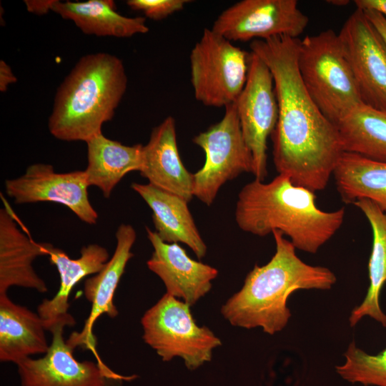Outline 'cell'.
Listing matches in <instances>:
<instances>
[{
    "mask_svg": "<svg viewBox=\"0 0 386 386\" xmlns=\"http://www.w3.org/2000/svg\"><path fill=\"white\" fill-rule=\"evenodd\" d=\"M16 77L11 67L4 60L0 61V91L4 92L8 86L16 82Z\"/></svg>",
    "mask_w": 386,
    "mask_h": 386,
    "instance_id": "obj_29",
    "label": "cell"
},
{
    "mask_svg": "<svg viewBox=\"0 0 386 386\" xmlns=\"http://www.w3.org/2000/svg\"><path fill=\"white\" fill-rule=\"evenodd\" d=\"M131 188L148 204L152 212L155 232L167 243L187 244L199 259L207 253V246L183 198L150 184L134 182Z\"/></svg>",
    "mask_w": 386,
    "mask_h": 386,
    "instance_id": "obj_19",
    "label": "cell"
},
{
    "mask_svg": "<svg viewBox=\"0 0 386 386\" xmlns=\"http://www.w3.org/2000/svg\"><path fill=\"white\" fill-rule=\"evenodd\" d=\"M188 0H128L133 10L142 11L147 17L159 21L182 10Z\"/></svg>",
    "mask_w": 386,
    "mask_h": 386,
    "instance_id": "obj_27",
    "label": "cell"
},
{
    "mask_svg": "<svg viewBox=\"0 0 386 386\" xmlns=\"http://www.w3.org/2000/svg\"><path fill=\"white\" fill-rule=\"evenodd\" d=\"M344 357L345 363L335 367L342 379L365 386H386V348L377 355H370L352 342Z\"/></svg>",
    "mask_w": 386,
    "mask_h": 386,
    "instance_id": "obj_26",
    "label": "cell"
},
{
    "mask_svg": "<svg viewBox=\"0 0 386 386\" xmlns=\"http://www.w3.org/2000/svg\"><path fill=\"white\" fill-rule=\"evenodd\" d=\"M276 251L264 265L255 264L242 287L221 308L224 317L233 326L246 329L261 327L269 334L282 331L291 312L289 297L298 290H327L337 277L328 268L312 266L297 255L293 244L277 230L272 232Z\"/></svg>",
    "mask_w": 386,
    "mask_h": 386,
    "instance_id": "obj_2",
    "label": "cell"
},
{
    "mask_svg": "<svg viewBox=\"0 0 386 386\" xmlns=\"http://www.w3.org/2000/svg\"><path fill=\"white\" fill-rule=\"evenodd\" d=\"M250 54L205 29L189 56L195 99L207 107L234 104L246 84Z\"/></svg>",
    "mask_w": 386,
    "mask_h": 386,
    "instance_id": "obj_7",
    "label": "cell"
},
{
    "mask_svg": "<svg viewBox=\"0 0 386 386\" xmlns=\"http://www.w3.org/2000/svg\"><path fill=\"white\" fill-rule=\"evenodd\" d=\"M338 36L362 103L386 111V45L362 9H356Z\"/></svg>",
    "mask_w": 386,
    "mask_h": 386,
    "instance_id": "obj_11",
    "label": "cell"
},
{
    "mask_svg": "<svg viewBox=\"0 0 386 386\" xmlns=\"http://www.w3.org/2000/svg\"><path fill=\"white\" fill-rule=\"evenodd\" d=\"M241 130L253 159V174L264 181L267 175V142L278 119L273 77L265 63L250 53L247 79L235 102Z\"/></svg>",
    "mask_w": 386,
    "mask_h": 386,
    "instance_id": "obj_10",
    "label": "cell"
},
{
    "mask_svg": "<svg viewBox=\"0 0 386 386\" xmlns=\"http://www.w3.org/2000/svg\"><path fill=\"white\" fill-rule=\"evenodd\" d=\"M127 87L122 61L108 53L82 56L56 93L48 128L56 139L86 142L110 121Z\"/></svg>",
    "mask_w": 386,
    "mask_h": 386,
    "instance_id": "obj_4",
    "label": "cell"
},
{
    "mask_svg": "<svg viewBox=\"0 0 386 386\" xmlns=\"http://www.w3.org/2000/svg\"><path fill=\"white\" fill-rule=\"evenodd\" d=\"M308 23L297 0H242L224 10L211 29L230 41L298 39Z\"/></svg>",
    "mask_w": 386,
    "mask_h": 386,
    "instance_id": "obj_9",
    "label": "cell"
},
{
    "mask_svg": "<svg viewBox=\"0 0 386 386\" xmlns=\"http://www.w3.org/2000/svg\"><path fill=\"white\" fill-rule=\"evenodd\" d=\"M329 4L335 6H342L347 5L350 3L348 0H330L327 1Z\"/></svg>",
    "mask_w": 386,
    "mask_h": 386,
    "instance_id": "obj_32",
    "label": "cell"
},
{
    "mask_svg": "<svg viewBox=\"0 0 386 386\" xmlns=\"http://www.w3.org/2000/svg\"><path fill=\"white\" fill-rule=\"evenodd\" d=\"M38 313L0 295V360L15 364L49 347Z\"/></svg>",
    "mask_w": 386,
    "mask_h": 386,
    "instance_id": "obj_20",
    "label": "cell"
},
{
    "mask_svg": "<svg viewBox=\"0 0 386 386\" xmlns=\"http://www.w3.org/2000/svg\"><path fill=\"white\" fill-rule=\"evenodd\" d=\"M345 210L327 212L317 206L311 190L278 174L267 183L254 179L238 194L235 220L243 231L264 237L273 231L290 239L296 249L315 254L339 230Z\"/></svg>",
    "mask_w": 386,
    "mask_h": 386,
    "instance_id": "obj_3",
    "label": "cell"
},
{
    "mask_svg": "<svg viewBox=\"0 0 386 386\" xmlns=\"http://www.w3.org/2000/svg\"><path fill=\"white\" fill-rule=\"evenodd\" d=\"M64 324L50 332L51 343L43 357L26 358L16 364L21 386H108L109 379L129 380L109 370L101 362H79L63 337Z\"/></svg>",
    "mask_w": 386,
    "mask_h": 386,
    "instance_id": "obj_13",
    "label": "cell"
},
{
    "mask_svg": "<svg viewBox=\"0 0 386 386\" xmlns=\"http://www.w3.org/2000/svg\"><path fill=\"white\" fill-rule=\"evenodd\" d=\"M49 243H37L19 229L9 206L0 209V295L14 286L33 289L40 293L47 287L35 272L33 262L47 255Z\"/></svg>",
    "mask_w": 386,
    "mask_h": 386,
    "instance_id": "obj_18",
    "label": "cell"
},
{
    "mask_svg": "<svg viewBox=\"0 0 386 386\" xmlns=\"http://www.w3.org/2000/svg\"><path fill=\"white\" fill-rule=\"evenodd\" d=\"M300 39L253 40L249 46L273 77L278 119L272 134L279 174L313 192L325 189L344 154L337 127L309 95L297 67Z\"/></svg>",
    "mask_w": 386,
    "mask_h": 386,
    "instance_id": "obj_1",
    "label": "cell"
},
{
    "mask_svg": "<svg viewBox=\"0 0 386 386\" xmlns=\"http://www.w3.org/2000/svg\"><path fill=\"white\" fill-rule=\"evenodd\" d=\"M333 176L337 190L345 204L367 199L386 213V162L345 152Z\"/></svg>",
    "mask_w": 386,
    "mask_h": 386,
    "instance_id": "obj_24",
    "label": "cell"
},
{
    "mask_svg": "<svg viewBox=\"0 0 386 386\" xmlns=\"http://www.w3.org/2000/svg\"><path fill=\"white\" fill-rule=\"evenodd\" d=\"M362 11L379 32L386 45V17L375 10L366 9Z\"/></svg>",
    "mask_w": 386,
    "mask_h": 386,
    "instance_id": "obj_28",
    "label": "cell"
},
{
    "mask_svg": "<svg viewBox=\"0 0 386 386\" xmlns=\"http://www.w3.org/2000/svg\"><path fill=\"white\" fill-rule=\"evenodd\" d=\"M297 67L309 95L335 126L362 103L338 34L332 29L300 40Z\"/></svg>",
    "mask_w": 386,
    "mask_h": 386,
    "instance_id": "obj_5",
    "label": "cell"
},
{
    "mask_svg": "<svg viewBox=\"0 0 386 386\" xmlns=\"http://www.w3.org/2000/svg\"><path fill=\"white\" fill-rule=\"evenodd\" d=\"M336 127L345 152L386 162V111L362 103Z\"/></svg>",
    "mask_w": 386,
    "mask_h": 386,
    "instance_id": "obj_25",
    "label": "cell"
},
{
    "mask_svg": "<svg viewBox=\"0 0 386 386\" xmlns=\"http://www.w3.org/2000/svg\"><path fill=\"white\" fill-rule=\"evenodd\" d=\"M84 170L56 172L52 165L35 163L20 177L5 181L6 192L16 204L52 202L63 204L81 221L94 224L98 213L88 195Z\"/></svg>",
    "mask_w": 386,
    "mask_h": 386,
    "instance_id": "obj_12",
    "label": "cell"
},
{
    "mask_svg": "<svg viewBox=\"0 0 386 386\" xmlns=\"http://www.w3.org/2000/svg\"><path fill=\"white\" fill-rule=\"evenodd\" d=\"M192 142L205 153L203 167L192 174L193 196L207 206L227 181L243 172L253 173L252 154L245 143L235 103L224 107L222 119Z\"/></svg>",
    "mask_w": 386,
    "mask_h": 386,
    "instance_id": "obj_8",
    "label": "cell"
},
{
    "mask_svg": "<svg viewBox=\"0 0 386 386\" xmlns=\"http://www.w3.org/2000/svg\"><path fill=\"white\" fill-rule=\"evenodd\" d=\"M353 204L367 219L372 231V247L368 262L370 284L362 303L355 307L349 317L351 327L368 316L386 327V315L380 305V295L386 282V213L367 199H360Z\"/></svg>",
    "mask_w": 386,
    "mask_h": 386,
    "instance_id": "obj_23",
    "label": "cell"
},
{
    "mask_svg": "<svg viewBox=\"0 0 386 386\" xmlns=\"http://www.w3.org/2000/svg\"><path fill=\"white\" fill-rule=\"evenodd\" d=\"M27 10L36 14L41 15L46 14L51 10L54 0L47 1H24Z\"/></svg>",
    "mask_w": 386,
    "mask_h": 386,
    "instance_id": "obj_31",
    "label": "cell"
},
{
    "mask_svg": "<svg viewBox=\"0 0 386 386\" xmlns=\"http://www.w3.org/2000/svg\"><path fill=\"white\" fill-rule=\"evenodd\" d=\"M51 11L72 21L86 34L129 38L149 31L144 17L120 14L112 0L64 2L54 0Z\"/></svg>",
    "mask_w": 386,
    "mask_h": 386,
    "instance_id": "obj_21",
    "label": "cell"
},
{
    "mask_svg": "<svg viewBox=\"0 0 386 386\" xmlns=\"http://www.w3.org/2000/svg\"><path fill=\"white\" fill-rule=\"evenodd\" d=\"M354 3L357 9L375 10L386 17V0H355Z\"/></svg>",
    "mask_w": 386,
    "mask_h": 386,
    "instance_id": "obj_30",
    "label": "cell"
},
{
    "mask_svg": "<svg viewBox=\"0 0 386 386\" xmlns=\"http://www.w3.org/2000/svg\"><path fill=\"white\" fill-rule=\"evenodd\" d=\"M139 172L149 184L187 202L194 197L192 174L184 167L179 156L172 117H167L152 129L148 143L143 146Z\"/></svg>",
    "mask_w": 386,
    "mask_h": 386,
    "instance_id": "obj_17",
    "label": "cell"
},
{
    "mask_svg": "<svg viewBox=\"0 0 386 386\" xmlns=\"http://www.w3.org/2000/svg\"><path fill=\"white\" fill-rule=\"evenodd\" d=\"M115 236L117 244L112 257L101 271L84 281V295L91 303V309L81 331L73 332L66 340L73 350L79 347L95 352L96 341L92 329L96 320L102 315L114 318L119 314L114 296L127 264L134 256L131 249L137 233L132 225L122 224Z\"/></svg>",
    "mask_w": 386,
    "mask_h": 386,
    "instance_id": "obj_14",
    "label": "cell"
},
{
    "mask_svg": "<svg viewBox=\"0 0 386 386\" xmlns=\"http://www.w3.org/2000/svg\"><path fill=\"white\" fill-rule=\"evenodd\" d=\"M146 231L154 249L147 262L149 269L164 282L167 294L194 305L210 291L217 269L190 258L178 243L162 241L147 227Z\"/></svg>",
    "mask_w": 386,
    "mask_h": 386,
    "instance_id": "obj_15",
    "label": "cell"
},
{
    "mask_svg": "<svg viewBox=\"0 0 386 386\" xmlns=\"http://www.w3.org/2000/svg\"><path fill=\"white\" fill-rule=\"evenodd\" d=\"M87 166L84 170L89 186L99 188L109 198L115 187L129 172L140 171L143 146H132L106 137L102 133L86 142Z\"/></svg>",
    "mask_w": 386,
    "mask_h": 386,
    "instance_id": "obj_22",
    "label": "cell"
},
{
    "mask_svg": "<svg viewBox=\"0 0 386 386\" xmlns=\"http://www.w3.org/2000/svg\"><path fill=\"white\" fill-rule=\"evenodd\" d=\"M141 324L144 342L163 361L179 357L189 370L210 361L222 345L208 327L196 324L189 305L167 293L145 312Z\"/></svg>",
    "mask_w": 386,
    "mask_h": 386,
    "instance_id": "obj_6",
    "label": "cell"
},
{
    "mask_svg": "<svg viewBox=\"0 0 386 386\" xmlns=\"http://www.w3.org/2000/svg\"><path fill=\"white\" fill-rule=\"evenodd\" d=\"M47 256L51 264L56 266L60 277V286L51 299H44L37 307V313L46 331H51L57 324L73 327L76 321L68 312L69 297L74 287L83 278L95 274L102 269L109 259L108 250L97 244L84 246L80 257L71 259L62 249L49 244Z\"/></svg>",
    "mask_w": 386,
    "mask_h": 386,
    "instance_id": "obj_16",
    "label": "cell"
}]
</instances>
